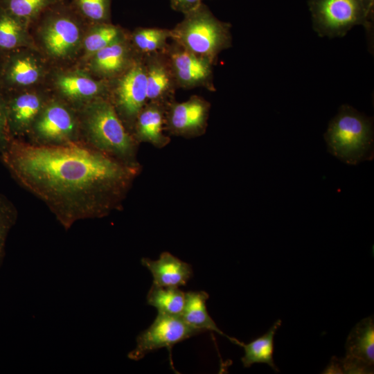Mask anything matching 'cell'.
<instances>
[{
    "instance_id": "1",
    "label": "cell",
    "mask_w": 374,
    "mask_h": 374,
    "mask_svg": "<svg viewBox=\"0 0 374 374\" xmlns=\"http://www.w3.org/2000/svg\"><path fill=\"white\" fill-rule=\"evenodd\" d=\"M0 159L15 181L49 208L66 230L116 206L127 187L129 163L82 141L39 145L11 139Z\"/></svg>"
},
{
    "instance_id": "2",
    "label": "cell",
    "mask_w": 374,
    "mask_h": 374,
    "mask_svg": "<svg viewBox=\"0 0 374 374\" xmlns=\"http://www.w3.org/2000/svg\"><path fill=\"white\" fill-rule=\"evenodd\" d=\"M78 115L80 141L130 164L134 141L109 99L92 100L81 107Z\"/></svg>"
},
{
    "instance_id": "3",
    "label": "cell",
    "mask_w": 374,
    "mask_h": 374,
    "mask_svg": "<svg viewBox=\"0 0 374 374\" xmlns=\"http://www.w3.org/2000/svg\"><path fill=\"white\" fill-rule=\"evenodd\" d=\"M231 29L230 23L217 19L202 3L170 29V40L215 65L219 55L232 46Z\"/></svg>"
},
{
    "instance_id": "4",
    "label": "cell",
    "mask_w": 374,
    "mask_h": 374,
    "mask_svg": "<svg viewBox=\"0 0 374 374\" xmlns=\"http://www.w3.org/2000/svg\"><path fill=\"white\" fill-rule=\"evenodd\" d=\"M324 139L328 152L348 164L356 165L373 158V121L349 105L339 108Z\"/></svg>"
},
{
    "instance_id": "5",
    "label": "cell",
    "mask_w": 374,
    "mask_h": 374,
    "mask_svg": "<svg viewBox=\"0 0 374 374\" xmlns=\"http://www.w3.org/2000/svg\"><path fill=\"white\" fill-rule=\"evenodd\" d=\"M313 28L321 36L343 37L353 26L371 27L373 12L363 0H309Z\"/></svg>"
},
{
    "instance_id": "6",
    "label": "cell",
    "mask_w": 374,
    "mask_h": 374,
    "mask_svg": "<svg viewBox=\"0 0 374 374\" xmlns=\"http://www.w3.org/2000/svg\"><path fill=\"white\" fill-rule=\"evenodd\" d=\"M39 145H61L80 141L78 115L62 101L48 100L27 136Z\"/></svg>"
},
{
    "instance_id": "7",
    "label": "cell",
    "mask_w": 374,
    "mask_h": 374,
    "mask_svg": "<svg viewBox=\"0 0 374 374\" xmlns=\"http://www.w3.org/2000/svg\"><path fill=\"white\" fill-rule=\"evenodd\" d=\"M202 333L186 323L181 317L158 313L152 324L136 339V346L127 354L134 361L143 359L148 353L174 345Z\"/></svg>"
},
{
    "instance_id": "8",
    "label": "cell",
    "mask_w": 374,
    "mask_h": 374,
    "mask_svg": "<svg viewBox=\"0 0 374 374\" xmlns=\"http://www.w3.org/2000/svg\"><path fill=\"white\" fill-rule=\"evenodd\" d=\"M112 100L118 115L123 121L134 125L136 119L148 103L145 69L143 56L123 73L114 78Z\"/></svg>"
},
{
    "instance_id": "9",
    "label": "cell",
    "mask_w": 374,
    "mask_h": 374,
    "mask_svg": "<svg viewBox=\"0 0 374 374\" xmlns=\"http://www.w3.org/2000/svg\"><path fill=\"white\" fill-rule=\"evenodd\" d=\"M178 88H204L215 91L213 64L173 41L164 50Z\"/></svg>"
},
{
    "instance_id": "10",
    "label": "cell",
    "mask_w": 374,
    "mask_h": 374,
    "mask_svg": "<svg viewBox=\"0 0 374 374\" xmlns=\"http://www.w3.org/2000/svg\"><path fill=\"white\" fill-rule=\"evenodd\" d=\"M42 28V42L49 55L64 58L73 53L81 39V30L71 12L51 10Z\"/></svg>"
},
{
    "instance_id": "11",
    "label": "cell",
    "mask_w": 374,
    "mask_h": 374,
    "mask_svg": "<svg viewBox=\"0 0 374 374\" xmlns=\"http://www.w3.org/2000/svg\"><path fill=\"white\" fill-rule=\"evenodd\" d=\"M3 93L10 137L24 139L48 100L37 93L22 90Z\"/></svg>"
},
{
    "instance_id": "12",
    "label": "cell",
    "mask_w": 374,
    "mask_h": 374,
    "mask_svg": "<svg viewBox=\"0 0 374 374\" xmlns=\"http://www.w3.org/2000/svg\"><path fill=\"white\" fill-rule=\"evenodd\" d=\"M346 356L342 371L350 373H373L374 364V320L370 316L358 322L346 342Z\"/></svg>"
},
{
    "instance_id": "13",
    "label": "cell",
    "mask_w": 374,
    "mask_h": 374,
    "mask_svg": "<svg viewBox=\"0 0 374 374\" xmlns=\"http://www.w3.org/2000/svg\"><path fill=\"white\" fill-rule=\"evenodd\" d=\"M41 75L38 61L21 48L2 54L0 89L3 91L23 90L36 83Z\"/></svg>"
},
{
    "instance_id": "14",
    "label": "cell",
    "mask_w": 374,
    "mask_h": 374,
    "mask_svg": "<svg viewBox=\"0 0 374 374\" xmlns=\"http://www.w3.org/2000/svg\"><path fill=\"white\" fill-rule=\"evenodd\" d=\"M148 102L168 105L178 89L164 50L143 56Z\"/></svg>"
},
{
    "instance_id": "15",
    "label": "cell",
    "mask_w": 374,
    "mask_h": 374,
    "mask_svg": "<svg viewBox=\"0 0 374 374\" xmlns=\"http://www.w3.org/2000/svg\"><path fill=\"white\" fill-rule=\"evenodd\" d=\"M168 125L175 132L187 134L202 132L206 125L210 103L199 96H192L182 103H170Z\"/></svg>"
},
{
    "instance_id": "16",
    "label": "cell",
    "mask_w": 374,
    "mask_h": 374,
    "mask_svg": "<svg viewBox=\"0 0 374 374\" xmlns=\"http://www.w3.org/2000/svg\"><path fill=\"white\" fill-rule=\"evenodd\" d=\"M125 35L91 56V66L99 76L114 79L127 70L139 56Z\"/></svg>"
},
{
    "instance_id": "17",
    "label": "cell",
    "mask_w": 374,
    "mask_h": 374,
    "mask_svg": "<svg viewBox=\"0 0 374 374\" xmlns=\"http://www.w3.org/2000/svg\"><path fill=\"white\" fill-rule=\"evenodd\" d=\"M141 262L150 271L154 285L180 287L186 285L193 275L190 264L168 252H163L157 260L143 258Z\"/></svg>"
},
{
    "instance_id": "18",
    "label": "cell",
    "mask_w": 374,
    "mask_h": 374,
    "mask_svg": "<svg viewBox=\"0 0 374 374\" xmlns=\"http://www.w3.org/2000/svg\"><path fill=\"white\" fill-rule=\"evenodd\" d=\"M56 84L61 94L67 100L85 104L97 98L105 97L109 86L89 75L76 73L60 75Z\"/></svg>"
},
{
    "instance_id": "19",
    "label": "cell",
    "mask_w": 374,
    "mask_h": 374,
    "mask_svg": "<svg viewBox=\"0 0 374 374\" xmlns=\"http://www.w3.org/2000/svg\"><path fill=\"white\" fill-rule=\"evenodd\" d=\"M208 298L209 295L205 291L186 292L185 303L180 317L186 323L202 332H215L240 346L241 342L225 335L208 314L206 308V301Z\"/></svg>"
},
{
    "instance_id": "20",
    "label": "cell",
    "mask_w": 374,
    "mask_h": 374,
    "mask_svg": "<svg viewBox=\"0 0 374 374\" xmlns=\"http://www.w3.org/2000/svg\"><path fill=\"white\" fill-rule=\"evenodd\" d=\"M167 105L148 102L134 123L136 136L143 141L159 144L166 140L163 134L164 109Z\"/></svg>"
},
{
    "instance_id": "21",
    "label": "cell",
    "mask_w": 374,
    "mask_h": 374,
    "mask_svg": "<svg viewBox=\"0 0 374 374\" xmlns=\"http://www.w3.org/2000/svg\"><path fill=\"white\" fill-rule=\"evenodd\" d=\"M281 323V320L278 319L263 335L248 344L240 343V346L244 348V352L241 358L244 367L249 368L255 363H265L274 371H278L273 359L274 339Z\"/></svg>"
},
{
    "instance_id": "22",
    "label": "cell",
    "mask_w": 374,
    "mask_h": 374,
    "mask_svg": "<svg viewBox=\"0 0 374 374\" xmlns=\"http://www.w3.org/2000/svg\"><path fill=\"white\" fill-rule=\"evenodd\" d=\"M26 24L0 6V53L19 49L28 44Z\"/></svg>"
},
{
    "instance_id": "23",
    "label": "cell",
    "mask_w": 374,
    "mask_h": 374,
    "mask_svg": "<svg viewBox=\"0 0 374 374\" xmlns=\"http://www.w3.org/2000/svg\"><path fill=\"white\" fill-rule=\"evenodd\" d=\"M186 292L174 287L152 285L147 294V303L158 313L180 317L185 303Z\"/></svg>"
},
{
    "instance_id": "24",
    "label": "cell",
    "mask_w": 374,
    "mask_h": 374,
    "mask_svg": "<svg viewBox=\"0 0 374 374\" xmlns=\"http://www.w3.org/2000/svg\"><path fill=\"white\" fill-rule=\"evenodd\" d=\"M170 29L139 27L130 36L136 52L142 56L163 51L170 40Z\"/></svg>"
},
{
    "instance_id": "25",
    "label": "cell",
    "mask_w": 374,
    "mask_h": 374,
    "mask_svg": "<svg viewBox=\"0 0 374 374\" xmlns=\"http://www.w3.org/2000/svg\"><path fill=\"white\" fill-rule=\"evenodd\" d=\"M121 28L109 22L98 23L84 40V47L89 55L96 53L125 36Z\"/></svg>"
},
{
    "instance_id": "26",
    "label": "cell",
    "mask_w": 374,
    "mask_h": 374,
    "mask_svg": "<svg viewBox=\"0 0 374 374\" xmlns=\"http://www.w3.org/2000/svg\"><path fill=\"white\" fill-rule=\"evenodd\" d=\"M58 0H0V6L28 23L39 17Z\"/></svg>"
},
{
    "instance_id": "27",
    "label": "cell",
    "mask_w": 374,
    "mask_h": 374,
    "mask_svg": "<svg viewBox=\"0 0 374 374\" xmlns=\"http://www.w3.org/2000/svg\"><path fill=\"white\" fill-rule=\"evenodd\" d=\"M18 212L14 204L0 193V268L5 256V246L8 235L15 224Z\"/></svg>"
},
{
    "instance_id": "28",
    "label": "cell",
    "mask_w": 374,
    "mask_h": 374,
    "mask_svg": "<svg viewBox=\"0 0 374 374\" xmlns=\"http://www.w3.org/2000/svg\"><path fill=\"white\" fill-rule=\"evenodd\" d=\"M78 12L87 19L98 23L109 22L112 0H73Z\"/></svg>"
},
{
    "instance_id": "29",
    "label": "cell",
    "mask_w": 374,
    "mask_h": 374,
    "mask_svg": "<svg viewBox=\"0 0 374 374\" xmlns=\"http://www.w3.org/2000/svg\"><path fill=\"white\" fill-rule=\"evenodd\" d=\"M11 139L8 129L5 96L0 89V153Z\"/></svg>"
},
{
    "instance_id": "30",
    "label": "cell",
    "mask_w": 374,
    "mask_h": 374,
    "mask_svg": "<svg viewBox=\"0 0 374 374\" xmlns=\"http://www.w3.org/2000/svg\"><path fill=\"white\" fill-rule=\"evenodd\" d=\"M202 3L204 0H170L171 8L183 15L194 10Z\"/></svg>"
},
{
    "instance_id": "31",
    "label": "cell",
    "mask_w": 374,
    "mask_h": 374,
    "mask_svg": "<svg viewBox=\"0 0 374 374\" xmlns=\"http://www.w3.org/2000/svg\"><path fill=\"white\" fill-rule=\"evenodd\" d=\"M368 9L373 12L374 10V0H363Z\"/></svg>"
},
{
    "instance_id": "32",
    "label": "cell",
    "mask_w": 374,
    "mask_h": 374,
    "mask_svg": "<svg viewBox=\"0 0 374 374\" xmlns=\"http://www.w3.org/2000/svg\"><path fill=\"white\" fill-rule=\"evenodd\" d=\"M1 59H2V54L0 53V69H1Z\"/></svg>"
}]
</instances>
